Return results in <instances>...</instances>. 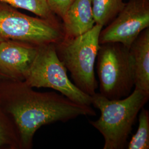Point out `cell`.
Returning a JSON list of instances; mask_svg holds the SVG:
<instances>
[{"mask_svg":"<svg viewBox=\"0 0 149 149\" xmlns=\"http://www.w3.org/2000/svg\"><path fill=\"white\" fill-rule=\"evenodd\" d=\"M0 106L13 119L22 149H32L35 133L43 125L95 116L91 106L81 104L55 92L34 90L23 81H0Z\"/></svg>","mask_w":149,"mask_h":149,"instance_id":"obj_1","label":"cell"},{"mask_svg":"<svg viewBox=\"0 0 149 149\" xmlns=\"http://www.w3.org/2000/svg\"><path fill=\"white\" fill-rule=\"evenodd\" d=\"M149 98V93L135 88L121 99L110 100L97 92L92 96V105L100 110L101 116L89 123L103 136V149L125 148L139 112Z\"/></svg>","mask_w":149,"mask_h":149,"instance_id":"obj_2","label":"cell"},{"mask_svg":"<svg viewBox=\"0 0 149 149\" xmlns=\"http://www.w3.org/2000/svg\"><path fill=\"white\" fill-rule=\"evenodd\" d=\"M103 27L95 24L85 33L73 38L64 39L55 44L58 56L69 71L73 84L91 96L96 93L98 87L95 64L100 47L99 37Z\"/></svg>","mask_w":149,"mask_h":149,"instance_id":"obj_3","label":"cell"},{"mask_svg":"<svg viewBox=\"0 0 149 149\" xmlns=\"http://www.w3.org/2000/svg\"><path fill=\"white\" fill-rule=\"evenodd\" d=\"M23 81L32 88H49L58 91L76 103L92 105V96L79 90L70 80L54 44L39 47Z\"/></svg>","mask_w":149,"mask_h":149,"instance_id":"obj_4","label":"cell"},{"mask_svg":"<svg viewBox=\"0 0 149 149\" xmlns=\"http://www.w3.org/2000/svg\"><path fill=\"white\" fill-rule=\"evenodd\" d=\"M96 59L100 93L110 100L129 96L134 87L129 49L120 43L100 44Z\"/></svg>","mask_w":149,"mask_h":149,"instance_id":"obj_5","label":"cell"},{"mask_svg":"<svg viewBox=\"0 0 149 149\" xmlns=\"http://www.w3.org/2000/svg\"><path fill=\"white\" fill-rule=\"evenodd\" d=\"M0 38L42 46L60 43L64 33L58 22L28 16L0 2Z\"/></svg>","mask_w":149,"mask_h":149,"instance_id":"obj_6","label":"cell"},{"mask_svg":"<svg viewBox=\"0 0 149 149\" xmlns=\"http://www.w3.org/2000/svg\"><path fill=\"white\" fill-rule=\"evenodd\" d=\"M149 27V0H130L100 34V44L117 43L129 49Z\"/></svg>","mask_w":149,"mask_h":149,"instance_id":"obj_7","label":"cell"},{"mask_svg":"<svg viewBox=\"0 0 149 149\" xmlns=\"http://www.w3.org/2000/svg\"><path fill=\"white\" fill-rule=\"evenodd\" d=\"M39 46L21 41L0 42V72L10 80L24 81Z\"/></svg>","mask_w":149,"mask_h":149,"instance_id":"obj_8","label":"cell"},{"mask_svg":"<svg viewBox=\"0 0 149 149\" xmlns=\"http://www.w3.org/2000/svg\"><path fill=\"white\" fill-rule=\"evenodd\" d=\"M135 89L149 93V29H145L129 49Z\"/></svg>","mask_w":149,"mask_h":149,"instance_id":"obj_9","label":"cell"},{"mask_svg":"<svg viewBox=\"0 0 149 149\" xmlns=\"http://www.w3.org/2000/svg\"><path fill=\"white\" fill-rule=\"evenodd\" d=\"M62 19L64 39L76 37L88 32L95 24L92 0H74Z\"/></svg>","mask_w":149,"mask_h":149,"instance_id":"obj_10","label":"cell"},{"mask_svg":"<svg viewBox=\"0 0 149 149\" xmlns=\"http://www.w3.org/2000/svg\"><path fill=\"white\" fill-rule=\"evenodd\" d=\"M123 0H92L95 24L103 27L108 24L125 6Z\"/></svg>","mask_w":149,"mask_h":149,"instance_id":"obj_11","label":"cell"},{"mask_svg":"<svg viewBox=\"0 0 149 149\" xmlns=\"http://www.w3.org/2000/svg\"><path fill=\"white\" fill-rule=\"evenodd\" d=\"M0 149H21L16 125L0 106Z\"/></svg>","mask_w":149,"mask_h":149,"instance_id":"obj_12","label":"cell"},{"mask_svg":"<svg viewBox=\"0 0 149 149\" xmlns=\"http://www.w3.org/2000/svg\"><path fill=\"white\" fill-rule=\"evenodd\" d=\"M0 2L29 11L43 19L57 22L49 7L48 0H0Z\"/></svg>","mask_w":149,"mask_h":149,"instance_id":"obj_13","label":"cell"},{"mask_svg":"<svg viewBox=\"0 0 149 149\" xmlns=\"http://www.w3.org/2000/svg\"><path fill=\"white\" fill-rule=\"evenodd\" d=\"M139 112L138 130L129 143L128 149H149V111L143 107Z\"/></svg>","mask_w":149,"mask_h":149,"instance_id":"obj_14","label":"cell"},{"mask_svg":"<svg viewBox=\"0 0 149 149\" xmlns=\"http://www.w3.org/2000/svg\"><path fill=\"white\" fill-rule=\"evenodd\" d=\"M74 0H48L50 10L61 18L65 15Z\"/></svg>","mask_w":149,"mask_h":149,"instance_id":"obj_15","label":"cell"},{"mask_svg":"<svg viewBox=\"0 0 149 149\" xmlns=\"http://www.w3.org/2000/svg\"><path fill=\"white\" fill-rule=\"evenodd\" d=\"M7 79H9L7 77H6L5 75H4V74H2V73L0 72V81L3 80H7Z\"/></svg>","mask_w":149,"mask_h":149,"instance_id":"obj_16","label":"cell"},{"mask_svg":"<svg viewBox=\"0 0 149 149\" xmlns=\"http://www.w3.org/2000/svg\"><path fill=\"white\" fill-rule=\"evenodd\" d=\"M2 40H3V39H2V38H0V42H1Z\"/></svg>","mask_w":149,"mask_h":149,"instance_id":"obj_17","label":"cell"}]
</instances>
